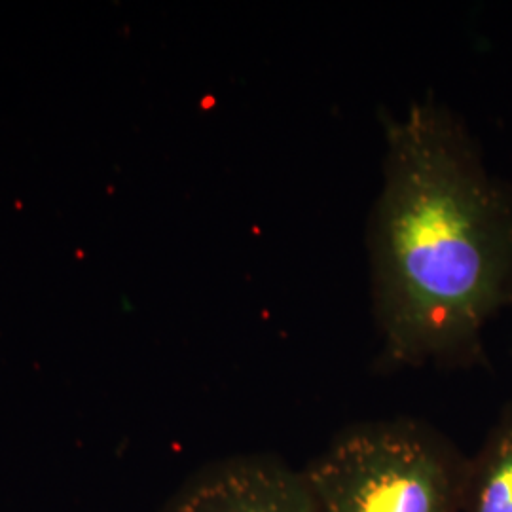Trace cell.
Wrapping results in <instances>:
<instances>
[{"instance_id":"6da1fadb","label":"cell","mask_w":512,"mask_h":512,"mask_svg":"<svg viewBox=\"0 0 512 512\" xmlns=\"http://www.w3.org/2000/svg\"><path fill=\"white\" fill-rule=\"evenodd\" d=\"M366 249L382 370L488 363L484 330L512 308V186L435 99L385 126Z\"/></svg>"},{"instance_id":"7a4b0ae2","label":"cell","mask_w":512,"mask_h":512,"mask_svg":"<svg viewBox=\"0 0 512 512\" xmlns=\"http://www.w3.org/2000/svg\"><path fill=\"white\" fill-rule=\"evenodd\" d=\"M467 461L418 418L357 421L302 467L319 512H463Z\"/></svg>"},{"instance_id":"3957f363","label":"cell","mask_w":512,"mask_h":512,"mask_svg":"<svg viewBox=\"0 0 512 512\" xmlns=\"http://www.w3.org/2000/svg\"><path fill=\"white\" fill-rule=\"evenodd\" d=\"M158 512H319L302 469L275 454H238L196 469Z\"/></svg>"},{"instance_id":"277c9868","label":"cell","mask_w":512,"mask_h":512,"mask_svg":"<svg viewBox=\"0 0 512 512\" xmlns=\"http://www.w3.org/2000/svg\"><path fill=\"white\" fill-rule=\"evenodd\" d=\"M463 512H512V401L467 461Z\"/></svg>"}]
</instances>
